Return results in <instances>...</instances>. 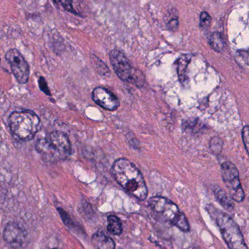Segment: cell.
Masks as SVG:
<instances>
[{
	"instance_id": "obj_7",
	"label": "cell",
	"mask_w": 249,
	"mask_h": 249,
	"mask_svg": "<svg viewBox=\"0 0 249 249\" xmlns=\"http://www.w3.org/2000/svg\"><path fill=\"white\" fill-rule=\"evenodd\" d=\"M5 59L17 81L21 84H27L30 78V68L23 55L17 49H11L7 52Z\"/></svg>"
},
{
	"instance_id": "obj_20",
	"label": "cell",
	"mask_w": 249,
	"mask_h": 249,
	"mask_svg": "<svg viewBox=\"0 0 249 249\" xmlns=\"http://www.w3.org/2000/svg\"><path fill=\"white\" fill-rule=\"evenodd\" d=\"M236 61L240 65L248 66V53L244 51H239L236 53Z\"/></svg>"
},
{
	"instance_id": "obj_12",
	"label": "cell",
	"mask_w": 249,
	"mask_h": 249,
	"mask_svg": "<svg viewBox=\"0 0 249 249\" xmlns=\"http://www.w3.org/2000/svg\"><path fill=\"white\" fill-rule=\"evenodd\" d=\"M190 61L191 56L189 54L182 55L178 59V75L182 84H184L187 81V69Z\"/></svg>"
},
{
	"instance_id": "obj_5",
	"label": "cell",
	"mask_w": 249,
	"mask_h": 249,
	"mask_svg": "<svg viewBox=\"0 0 249 249\" xmlns=\"http://www.w3.org/2000/svg\"><path fill=\"white\" fill-rule=\"evenodd\" d=\"M215 213V221L226 244L230 249H248L243 234L235 221L222 211Z\"/></svg>"
},
{
	"instance_id": "obj_10",
	"label": "cell",
	"mask_w": 249,
	"mask_h": 249,
	"mask_svg": "<svg viewBox=\"0 0 249 249\" xmlns=\"http://www.w3.org/2000/svg\"><path fill=\"white\" fill-rule=\"evenodd\" d=\"M92 98L96 104L110 111H114L119 107V101L117 97L111 91L103 87L94 89Z\"/></svg>"
},
{
	"instance_id": "obj_26",
	"label": "cell",
	"mask_w": 249,
	"mask_h": 249,
	"mask_svg": "<svg viewBox=\"0 0 249 249\" xmlns=\"http://www.w3.org/2000/svg\"></svg>"
},
{
	"instance_id": "obj_16",
	"label": "cell",
	"mask_w": 249,
	"mask_h": 249,
	"mask_svg": "<svg viewBox=\"0 0 249 249\" xmlns=\"http://www.w3.org/2000/svg\"><path fill=\"white\" fill-rule=\"evenodd\" d=\"M164 21L167 28L172 31H176L178 28V16L175 8H171L167 11L164 17Z\"/></svg>"
},
{
	"instance_id": "obj_13",
	"label": "cell",
	"mask_w": 249,
	"mask_h": 249,
	"mask_svg": "<svg viewBox=\"0 0 249 249\" xmlns=\"http://www.w3.org/2000/svg\"><path fill=\"white\" fill-rule=\"evenodd\" d=\"M213 193L218 202L227 211H231L234 208V204L231 202V199L228 196L225 191L218 186L213 188Z\"/></svg>"
},
{
	"instance_id": "obj_11",
	"label": "cell",
	"mask_w": 249,
	"mask_h": 249,
	"mask_svg": "<svg viewBox=\"0 0 249 249\" xmlns=\"http://www.w3.org/2000/svg\"><path fill=\"white\" fill-rule=\"evenodd\" d=\"M91 241L96 249H115L116 248L114 240L103 231H97L93 235Z\"/></svg>"
},
{
	"instance_id": "obj_8",
	"label": "cell",
	"mask_w": 249,
	"mask_h": 249,
	"mask_svg": "<svg viewBox=\"0 0 249 249\" xmlns=\"http://www.w3.org/2000/svg\"><path fill=\"white\" fill-rule=\"evenodd\" d=\"M110 63L116 72V75L124 81H131L133 68L126 56L120 51L112 50L109 53Z\"/></svg>"
},
{
	"instance_id": "obj_15",
	"label": "cell",
	"mask_w": 249,
	"mask_h": 249,
	"mask_svg": "<svg viewBox=\"0 0 249 249\" xmlns=\"http://www.w3.org/2000/svg\"><path fill=\"white\" fill-rule=\"evenodd\" d=\"M208 43L213 50L221 52L225 48V41L224 37L219 33H213L208 37Z\"/></svg>"
},
{
	"instance_id": "obj_4",
	"label": "cell",
	"mask_w": 249,
	"mask_h": 249,
	"mask_svg": "<svg viewBox=\"0 0 249 249\" xmlns=\"http://www.w3.org/2000/svg\"><path fill=\"white\" fill-rule=\"evenodd\" d=\"M148 206L155 213L181 231L188 232L190 230L186 215L180 211L177 205L170 199L163 196H153L148 201Z\"/></svg>"
},
{
	"instance_id": "obj_14",
	"label": "cell",
	"mask_w": 249,
	"mask_h": 249,
	"mask_svg": "<svg viewBox=\"0 0 249 249\" xmlns=\"http://www.w3.org/2000/svg\"><path fill=\"white\" fill-rule=\"evenodd\" d=\"M107 231L113 235H120L123 231L122 221L119 217L110 215L107 217Z\"/></svg>"
},
{
	"instance_id": "obj_17",
	"label": "cell",
	"mask_w": 249,
	"mask_h": 249,
	"mask_svg": "<svg viewBox=\"0 0 249 249\" xmlns=\"http://www.w3.org/2000/svg\"><path fill=\"white\" fill-rule=\"evenodd\" d=\"M210 148L214 154L218 155V154H221L223 148V141H221V138H218V137L213 138L210 142Z\"/></svg>"
},
{
	"instance_id": "obj_22",
	"label": "cell",
	"mask_w": 249,
	"mask_h": 249,
	"mask_svg": "<svg viewBox=\"0 0 249 249\" xmlns=\"http://www.w3.org/2000/svg\"><path fill=\"white\" fill-rule=\"evenodd\" d=\"M39 87H40V90L45 94H47V95H51V91L49 90V87H48L47 82H46V79H45L43 77H40L39 78Z\"/></svg>"
},
{
	"instance_id": "obj_6",
	"label": "cell",
	"mask_w": 249,
	"mask_h": 249,
	"mask_svg": "<svg viewBox=\"0 0 249 249\" xmlns=\"http://www.w3.org/2000/svg\"><path fill=\"white\" fill-rule=\"evenodd\" d=\"M221 173L223 181L230 193V198L235 202H242L245 199V193L236 166L230 161H225L221 164Z\"/></svg>"
},
{
	"instance_id": "obj_19",
	"label": "cell",
	"mask_w": 249,
	"mask_h": 249,
	"mask_svg": "<svg viewBox=\"0 0 249 249\" xmlns=\"http://www.w3.org/2000/svg\"><path fill=\"white\" fill-rule=\"evenodd\" d=\"M199 21H200V27L204 30H207L211 26V17L208 13L203 11L201 13Z\"/></svg>"
},
{
	"instance_id": "obj_3",
	"label": "cell",
	"mask_w": 249,
	"mask_h": 249,
	"mask_svg": "<svg viewBox=\"0 0 249 249\" xmlns=\"http://www.w3.org/2000/svg\"><path fill=\"white\" fill-rule=\"evenodd\" d=\"M13 135L20 141H31L35 138L40 124V118L32 110L15 111L8 119Z\"/></svg>"
},
{
	"instance_id": "obj_25",
	"label": "cell",
	"mask_w": 249,
	"mask_h": 249,
	"mask_svg": "<svg viewBox=\"0 0 249 249\" xmlns=\"http://www.w3.org/2000/svg\"><path fill=\"white\" fill-rule=\"evenodd\" d=\"M0 62H1V58H0Z\"/></svg>"
},
{
	"instance_id": "obj_21",
	"label": "cell",
	"mask_w": 249,
	"mask_h": 249,
	"mask_svg": "<svg viewBox=\"0 0 249 249\" xmlns=\"http://www.w3.org/2000/svg\"><path fill=\"white\" fill-rule=\"evenodd\" d=\"M93 63L95 65L96 68H97V71H99L100 69V72L101 74L108 73V69H107V66L103 63L102 61H100L98 58L95 57L94 56V59H92Z\"/></svg>"
},
{
	"instance_id": "obj_24",
	"label": "cell",
	"mask_w": 249,
	"mask_h": 249,
	"mask_svg": "<svg viewBox=\"0 0 249 249\" xmlns=\"http://www.w3.org/2000/svg\"><path fill=\"white\" fill-rule=\"evenodd\" d=\"M59 3H60L66 11H69L70 13H72V14H77L75 10L72 8V2L64 1V2H59Z\"/></svg>"
},
{
	"instance_id": "obj_2",
	"label": "cell",
	"mask_w": 249,
	"mask_h": 249,
	"mask_svg": "<svg viewBox=\"0 0 249 249\" xmlns=\"http://www.w3.org/2000/svg\"><path fill=\"white\" fill-rule=\"evenodd\" d=\"M36 150L45 161L56 163L67 160L71 156L72 146L66 134L53 131L46 138L38 140Z\"/></svg>"
},
{
	"instance_id": "obj_23",
	"label": "cell",
	"mask_w": 249,
	"mask_h": 249,
	"mask_svg": "<svg viewBox=\"0 0 249 249\" xmlns=\"http://www.w3.org/2000/svg\"><path fill=\"white\" fill-rule=\"evenodd\" d=\"M243 141L246 151L249 152V126H246L243 129Z\"/></svg>"
},
{
	"instance_id": "obj_9",
	"label": "cell",
	"mask_w": 249,
	"mask_h": 249,
	"mask_svg": "<svg viewBox=\"0 0 249 249\" xmlns=\"http://www.w3.org/2000/svg\"><path fill=\"white\" fill-rule=\"evenodd\" d=\"M3 238L13 249H21L27 242V234L19 224L10 222L4 229Z\"/></svg>"
},
{
	"instance_id": "obj_18",
	"label": "cell",
	"mask_w": 249,
	"mask_h": 249,
	"mask_svg": "<svg viewBox=\"0 0 249 249\" xmlns=\"http://www.w3.org/2000/svg\"><path fill=\"white\" fill-rule=\"evenodd\" d=\"M131 81H132L137 87L141 88L143 86L144 82H145V78H144V75H142V72L139 70H135V71H133Z\"/></svg>"
},
{
	"instance_id": "obj_1",
	"label": "cell",
	"mask_w": 249,
	"mask_h": 249,
	"mask_svg": "<svg viewBox=\"0 0 249 249\" xmlns=\"http://www.w3.org/2000/svg\"><path fill=\"white\" fill-rule=\"evenodd\" d=\"M112 174L115 180L129 195L139 200L148 196L146 183L139 169L126 159H119L113 163Z\"/></svg>"
}]
</instances>
